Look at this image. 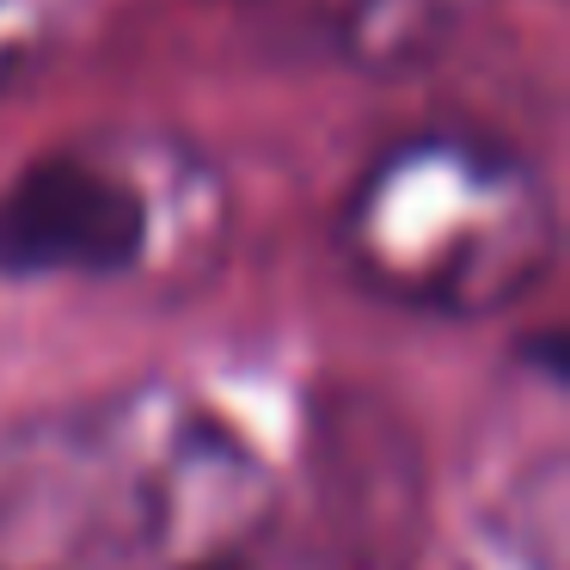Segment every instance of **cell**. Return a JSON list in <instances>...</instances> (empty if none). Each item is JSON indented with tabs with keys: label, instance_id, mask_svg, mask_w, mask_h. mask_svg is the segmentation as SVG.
Here are the masks:
<instances>
[{
	"label": "cell",
	"instance_id": "277c9868",
	"mask_svg": "<svg viewBox=\"0 0 570 570\" xmlns=\"http://www.w3.org/2000/svg\"><path fill=\"white\" fill-rule=\"evenodd\" d=\"M454 570H564V472L546 454L521 484L479 515Z\"/></svg>",
	"mask_w": 570,
	"mask_h": 570
},
{
	"label": "cell",
	"instance_id": "6da1fadb",
	"mask_svg": "<svg viewBox=\"0 0 570 570\" xmlns=\"http://www.w3.org/2000/svg\"><path fill=\"white\" fill-rule=\"evenodd\" d=\"M50 528L87 564L209 570L276 528V466L190 386H136L68 417L38 472Z\"/></svg>",
	"mask_w": 570,
	"mask_h": 570
},
{
	"label": "cell",
	"instance_id": "5b68a950",
	"mask_svg": "<svg viewBox=\"0 0 570 570\" xmlns=\"http://www.w3.org/2000/svg\"><path fill=\"white\" fill-rule=\"evenodd\" d=\"M472 0H350L344 13V50L362 68H417L466 26Z\"/></svg>",
	"mask_w": 570,
	"mask_h": 570
},
{
	"label": "cell",
	"instance_id": "52a82bcc",
	"mask_svg": "<svg viewBox=\"0 0 570 570\" xmlns=\"http://www.w3.org/2000/svg\"><path fill=\"white\" fill-rule=\"evenodd\" d=\"M209 570H320V564H307V558H295V552H276V540L264 533V540L246 546V552L222 558V564H209Z\"/></svg>",
	"mask_w": 570,
	"mask_h": 570
},
{
	"label": "cell",
	"instance_id": "7a4b0ae2",
	"mask_svg": "<svg viewBox=\"0 0 570 570\" xmlns=\"http://www.w3.org/2000/svg\"><path fill=\"white\" fill-rule=\"evenodd\" d=\"M558 215L515 148L423 129L374 154L337 215V252L374 301L435 320L503 313L546 276Z\"/></svg>",
	"mask_w": 570,
	"mask_h": 570
},
{
	"label": "cell",
	"instance_id": "3957f363",
	"mask_svg": "<svg viewBox=\"0 0 570 570\" xmlns=\"http://www.w3.org/2000/svg\"><path fill=\"white\" fill-rule=\"evenodd\" d=\"M222 239V185L178 141H75L0 190V276H185Z\"/></svg>",
	"mask_w": 570,
	"mask_h": 570
},
{
	"label": "cell",
	"instance_id": "8992f818",
	"mask_svg": "<svg viewBox=\"0 0 570 570\" xmlns=\"http://www.w3.org/2000/svg\"><path fill=\"white\" fill-rule=\"evenodd\" d=\"M75 19L80 0H0V92L26 80L68 38Z\"/></svg>",
	"mask_w": 570,
	"mask_h": 570
}]
</instances>
